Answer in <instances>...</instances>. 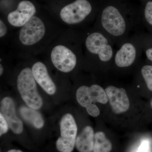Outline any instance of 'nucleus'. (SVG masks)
<instances>
[{"mask_svg": "<svg viewBox=\"0 0 152 152\" xmlns=\"http://www.w3.org/2000/svg\"><path fill=\"white\" fill-rule=\"evenodd\" d=\"M59 23L47 21L35 15L18 31L14 44L21 57L35 56L43 53L64 29Z\"/></svg>", "mask_w": 152, "mask_h": 152, "instance_id": "nucleus-1", "label": "nucleus"}, {"mask_svg": "<svg viewBox=\"0 0 152 152\" xmlns=\"http://www.w3.org/2000/svg\"><path fill=\"white\" fill-rule=\"evenodd\" d=\"M43 53L57 70L69 73L83 64V50L80 30H64L52 41Z\"/></svg>", "mask_w": 152, "mask_h": 152, "instance_id": "nucleus-2", "label": "nucleus"}, {"mask_svg": "<svg viewBox=\"0 0 152 152\" xmlns=\"http://www.w3.org/2000/svg\"><path fill=\"white\" fill-rule=\"evenodd\" d=\"M114 3L105 4L93 26L108 36L118 48L141 23L138 15Z\"/></svg>", "mask_w": 152, "mask_h": 152, "instance_id": "nucleus-3", "label": "nucleus"}, {"mask_svg": "<svg viewBox=\"0 0 152 152\" xmlns=\"http://www.w3.org/2000/svg\"><path fill=\"white\" fill-rule=\"evenodd\" d=\"M80 31L83 64L102 68H107L112 65L116 50L111 39L100 30L93 27Z\"/></svg>", "mask_w": 152, "mask_h": 152, "instance_id": "nucleus-4", "label": "nucleus"}, {"mask_svg": "<svg viewBox=\"0 0 152 152\" xmlns=\"http://www.w3.org/2000/svg\"><path fill=\"white\" fill-rule=\"evenodd\" d=\"M94 13V7L89 0H75L60 11V24L68 28L83 30L93 23L95 19Z\"/></svg>", "mask_w": 152, "mask_h": 152, "instance_id": "nucleus-5", "label": "nucleus"}, {"mask_svg": "<svg viewBox=\"0 0 152 152\" xmlns=\"http://www.w3.org/2000/svg\"><path fill=\"white\" fill-rule=\"evenodd\" d=\"M142 48L141 39L138 32L124 42L115 51L112 65L120 69H125L138 64Z\"/></svg>", "mask_w": 152, "mask_h": 152, "instance_id": "nucleus-6", "label": "nucleus"}, {"mask_svg": "<svg viewBox=\"0 0 152 152\" xmlns=\"http://www.w3.org/2000/svg\"><path fill=\"white\" fill-rule=\"evenodd\" d=\"M31 68H23L18 75L17 85L22 99L31 108L39 110L43 105V100L38 92L37 87Z\"/></svg>", "mask_w": 152, "mask_h": 152, "instance_id": "nucleus-7", "label": "nucleus"}, {"mask_svg": "<svg viewBox=\"0 0 152 152\" xmlns=\"http://www.w3.org/2000/svg\"><path fill=\"white\" fill-rule=\"evenodd\" d=\"M76 94L78 103L86 108L88 114L93 117H98L100 113L96 103L106 104L108 102L105 90L96 84H93L90 86H80L76 91Z\"/></svg>", "mask_w": 152, "mask_h": 152, "instance_id": "nucleus-8", "label": "nucleus"}, {"mask_svg": "<svg viewBox=\"0 0 152 152\" xmlns=\"http://www.w3.org/2000/svg\"><path fill=\"white\" fill-rule=\"evenodd\" d=\"M61 136L56 142V148L60 152H72L75 146L77 126L70 114L64 115L60 121Z\"/></svg>", "mask_w": 152, "mask_h": 152, "instance_id": "nucleus-9", "label": "nucleus"}, {"mask_svg": "<svg viewBox=\"0 0 152 152\" xmlns=\"http://www.w3.org/2000/svg\"><path fill=\"white\" fill-rule=\"evenodd\" d=\"M37 9L32 2L23 0L19 3L17 9L8 14L7 22L10 26L20 28L24 26L36 15Z\"/></svg>", "mask_w": 152, "mask_h": 152, "instance_id": "nucleus-10", "label": "nucleus"}, {"mask_svg": "<svg viewBox=\"0 0 152 152\" xmlns=\"http://www.w3.org/2000/svg\"><path fill=\"white\" fill-rule=\"evenodd\" d=\"M105 91L114 113H122L129 110L130 101L125 89L110 85L105 89Z\"/></svg>", "mask_w": 152, "mask_h": 152, "instance_id": "nucleus-11", "label": "nucleus"}, {"mask_svg": "<svg viewBox=\"0 0 152 152\" xmlns=\"http://www.w3.org/2000/svg\"><path fill=\"white\" fill-rule=\"evenodd\" d=\"M31 68L37 83L48 94H55L56 86L50 76L45 64L42 61H36Z\"/></svg>", "mask_w": 152, "mask_h": 152, "instance_id": "nucleus-12", "label": "nucleus"}, {"mask_svg": "<svg viewBox=\"0 0 152 152\" xmlns=\"http://www.w3.org/2000/svg\"><path fill=\"white\" fill-rule=\"evenodd\" d=\"M1 113L8 124L9 127L15 134L23 132V125L21 120L17 116L15 102L12 98L6 97L1 102Z\"/></svg>", "mask_w": 152, "mask_h": 152, "instance_id": "nucleus-13", "label": "nucleus"}, {"mask_svg": "<svg viewBox=\"0 0 152 152\" xmlns=\"http://www.w3.org/2000/svg\"><path fill=\"white\" fill-rule=\"evenodd\" d=\"M94 135L91 127H85L76 138L75 146L77 150L79 152H93Z\"/></svg>", "mask_w": 152, "mask_h": 152, "instance_id": "nucleus-14", "label": "nucleus"}, {"mask_svg": "<svg viewBox=\"0 0 152 152\" xmlns=\"http://www.w3.org/2000/svg\"><path fill=\"white\" fill-rule=\"evenodd\" d=\"M21 116L26 121L37 129H42L45 121L42 115L37 110L27 106H21L19 109Z\"/></svg>", "mask_w": 152, "mask_h": 152, "instance_id": "nucleus-15", "label": "nucleus"}, {"mask_svg": "<svg viewBox=\"0 0 152 152\" xmlns=\"http://www.w3.org/2000/svg\"><path fill=\"white\" fill-rule=\"evenodd\" d=\"M112 148L111 142L104 133L99 132L95 134L93 152H110Z\"/></svg>", "mask_w": 152, "mask_h": 152, "instance_id": "nucleus-16", "label": "nucleus"}, {"mask_svg": "<svg viewBox=\"0 0 152 152\" xmlns=\"http://www.w3.org/2000/svg\"><path fill=\"white\" fill-rule=\"evenodd\" d=\"M140 74L143 79L147 88L152 91V65L144 64L140 67Z\"/></svg>", "mask_w": 152, "mask_h": 152, "instance_id": "nucleus-17", "label": "nucleus"}, {"mask_svg": "<svg viewBox=\"0 0 152 152\" xmlns=\"http://www.w3.org/2000/svg\"><path fill=\"white\" fill-rule=\"evenodd\" d=\"M139 34L141 39L142 51L147 59L152 62V42L147 35L142 33H139Z\"/></svg>", "mask_w": 152, "mask_h": 152, "instance_id": "nucleus-18", "label": "nucleus"}, {"mask_svg": "<svg viewBox=\"0 0 152 152\" xmlns=\"http://www.w3.org/2000/svg\"><path fill=\"white\" fill-rule=\"evenodd\" d=\"M143 23L152 31V1H148L145 6Z\"/></svg>", "mask_w": 152, "mask_h": 152, "instance_id": "nucleus-19", "label": "nucleus"}, {"mask_svg": "<svg viewBox=\"0 0 152 152\" xmlns=\"http://www.w3.org/2000/svg\"><path fill=\"white\" fill-rule=\"evenodd\" d=\"M10 26L7 23L4 21L2 19L0 20V38L1 40L5 39L9 34V28Z\"/></svg>", "mask_w": 152, "mask_h": 152, "instance_id": "nucleus-20", "label": "nucleus"}, {"mask_svg": "<svg viewBox=\"0 0 152 152\" xmlns=\"http://www.w3.org/2000/svg\"><path fill=\"white\" fill-rule=\"evenodd\" d=\"M9 125L1 113H0V136L7 132L9 130Z\"/></svg>", "mask_w": 152, "mask_h": 152, "instance_id": "nucleus-21", "label": "nucleus"}, {"mask_svg": "<svg viewBox=\"0 0 152 152\" xmlns=\"http://www.w3.org/2000/svg\"><path fill=\"white\" fill-rule=\"evenodd\" d=\"M149 143L148 142L145 141L142 143L137 152H148Z\"/></svg>", "mask_w": 152, "mask_h": 152, "instance_id": "nucleus-22", "label": "nucleus"}, {"mask_svg": "<svg viewBox=\"0 0 152 152\" xmlns=\"http://www.w3.org/2000/svg\"><path fill=\"white\" fill-rule=\"evenodd\" d=\"M7 152H23L22 151L20 150L15 149H12L9 150Z\"/></svg>", "mask_w": 152, "mask_h": 152, "instance_id": "nucleus-23", "label": "nucleus"}, {"mask_svg": "<svg viewBox=\"0 0 152 152\" xmlns=\"http://www.w3.org/2000/svg\"><path fill=\"white\" fill-rule=\"evenodd\" d=\"M151 108L152 109V99L151 100Z\"/></svg>", "mask_w": 152, "mask_h": 152, "instance_id": "nucleus-24", "label": "nucleus"}]
</instances>
